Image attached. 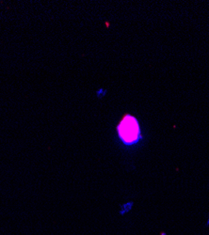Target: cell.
Wrapping results in <instances>:
<instances>
[{"label":"cell","mask_w":209,"mask_h":235,"mask_svg":"<svg viewBox=\"0 0 209 235\" xmlns=\"http://www.w3.org/2000/svg\"><path fill=\"white\" fill-rule=\"evenodd\" d=\"M117 134L121 142L125 146H135L142 139V133L138 119L126 114L117 126Z\"/></svg>","instance_id":"cell-1"},{"label":"cell","mask_w":209,"mask_h":235,"mask_svg":"<svg viewBox=\"0 0 209 235\" xmlns=\"http://www.w3.org/2000/svg\"><path fill=\"white\" fill-rule=\"evenodd\" d=\"M133 205L134 203L132 201H128V202H125L124 204H123L121 206V210H120V213L121 215H125V213H128L133 208Z\"/></svg>","instance_id":"cell-2"},{"label":"cell","mask_w":209,"mask_h":235,"mask_svg":"<svg viewBox=\"0 0 209 235\" xmlns=\"http://www.w3.org/2000/svg\"><path fill=\"white\" fill-rule=\"evenodd\" d=\"M106 92H107L106 89L101 88V89H99L98 91H97V96H98V97H103V96L106 95Z\"/></svg>","instance_id":"cell-3"},{"label":"cell","mask_w":209,"mask_h":235,"mask_svg":"<svg viewBox=\"0 0 209 235\" xmlns=\"http://www.w3.org/2000/svg\"><path fill=\"white\" fill-rule=\"evenodd\" d=\"M206 225H207V227L209 228V217H208V219L206 220Z\"/></svg>","instance_id":"cell-4"}]
</instances>
